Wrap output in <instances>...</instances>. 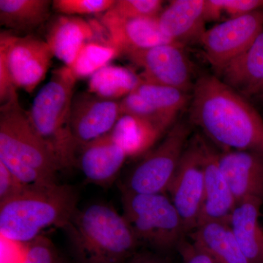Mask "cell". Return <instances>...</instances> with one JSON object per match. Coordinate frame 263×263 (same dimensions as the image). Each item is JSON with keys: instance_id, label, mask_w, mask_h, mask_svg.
I'll use <instances>...</instances> for the list:
<instances>
[{"instance_id": "cell-14", "label": "cell", "mask_w": 263, "mask_h": 263, "mask_svg": "<svg viewBox=\"0 0 263 263\" xmlns=\"http://www.w3.org/2000/svg\"><path fill=\"white\" fill-rule=\"evenodd\" d=\"M219 164L236 204L246 199L263 201V155L249 151L219 152Z\"/></svg>"}, {"instance_id": "cell-11", "label": "cell", "mask_w": 263, "mask_h": 263, "mask_svg": "<svg viewBox=\"0 0 263 263\" xmlns=\"http://www.w3.org/2000/svg\"><path fill=\"white\" fill-rule=\"evenodd\" d=\"M127 57L141 69L142 80L187 92L192 86L193 68L183 45L165 43L146 49L127 52Z\"/></svg>"}, {"instance_id": "cell-5", "label": "cell", "mask_w": 263, "mask_h": 263, "mask_svg": "<svg viewBox=\"0 0 263 263\" xmlns=\"http://www.w3.org/2000/svg\"><path fill=\"white\" fill-rule=\"evenodd\" d=\"M77 81L67 66L55 69L38 91L28 113L34 130L49 147L62 170L77 167L79 146L70 127Z\"/></svg>"}, {"instance_id": "cell-24", "label": "cell", "mask_w": 263, "mask_h": 263, "mask_svg": "<svg viewBox=\"0 0 263 263\" xmlns=\"http://www.w3.org/2000/svg\"><path fill=\"white\" fill-rule=\"evenodd\" d=\"M51 7L49 0H0V24L12 30H32L49 18Z\"/></svg>"}, {"instance_id": "cell-7", "label": "cell", "mask_w": 263, "mask_h": 263, "mask_svg": "<svg viewBox=\"0 0 263 263\" xmlns=\"http://www.w3.org/2000/svg\"><path fill=\"white\" fill-rule=\"evenodd\" d=\"M190 135L184 122L175 124L163 141L147 152L122 189L134 193H166L172 182Z\"/></svg>"}, {"instance_id": "cell-25", "label": "cell", "mask_w": 263, "mask_h": 263, "mask_svg": "<svg viewBox=\"0 0 263 263\" xmlns=\"http://www.w3.org/2000/svg\"><path fill=\"white\" fill-rule=\"evenodd\" d=\"M136 91L153 106L170 129L187 103L186 92L171 86L143 81Z\"/></svg>"}, {"instance_id": "cell-21", "label": "cell", "mask_w": 263, "mask_h": 263, "mask_svg": "<svg viewBox=\"0 0 263 263\" xmlns=\"http://www.w3.org/2000/svg\"><path fill=\"white\" fill-rule=\"evenodd\" d=\"M188 235L216 263H249L235 239L229 222L204 223Z\"/></svg>"}, {"instance_id": "cell-22", "label": "cell", "mask_w": 263, "mask_h": 263, "mask_svg": "<svg viewBox=\"0 0 263 263\" xmlns=\"http://www.w3.org/2000/svg\"><path fill=\"white\" fill-rule=\"evenodd\" d=\"M164 133L146 119L122 115L110 134L127 157L134 158L146 155Z\"/></svg>"}, {"instance_id": "cell-4", "label": "cell", "mask_w": 263, "mask_h": 263, "mask_svg": "<svg viewBox=\"0 0 263 263\" xmlns=\"http://www.w3.org/2000/svg\"><path fill=\"white\" fill-rule=\"evenodd\" d=\"M0 162L24 186L53 184L61 167L34 130L18 98L0 109Z\"/></svg>"}, {"instance_id": "cell-35", "label": "cell", "mask_w": 263, "mask_h": 263, "mask_svg": "<svg viewBox=\"0 0 263 263\" xmlns=\"http://www.w3.org/2000/svg\"><path fill=\"white\" fill-rule=\"evenodd\" d=\"M56 263H68L67 260H65L63 257H60V259Z\"/></svg>"}, {"instance_id": "cell-13", "label": "cell", "mask_w": 263, "mask_h": 263, "mask_svg": "<svg viewBox=\"0 0 263 263\" xmlns=\"http://www.w3.org/2000/svg\"><path fill=\"white\" fill-rule=\"evenodd\" d=\"M201 145L204 196L197 226L211 221L229 222L236 202L219 167V152L202 137Z\"/></svg>"}, {"instance_id": "cell-27", "label": "cell", "mask_w": 263, "mask_h": 263, "mask_svg": "<svg viewBox=\"0 0 263 263\" xmlns=\"http://www.w3.org/2000/svg\"><path fill=\"white\" fill-rule=\"evenodd\" d=\"M162 4L160 0H116L104 14L119 19L155 18L163 10Z\"/></svg>"}, {"instance_id": "cell-19", "label": "cell", "mask_w": 263, "mask_h": 263, "mask_svg": "<svg viewBox=\"0 0 263 263\" xmlns=\"http://www.w3.org/2000/svg\"><path fill=\"white\" fill-rule=\"evenodd\" d=\"M224 84L243 97H257L263 87V30L248 48L219 72Z\"/></svg>"}, {"instance_id": "cell-30", "label": "cell", "mask_w": 263, "mask_h": 263, "mask_svg": "<svg viewBox=\"0 0 263 263\" xmlns=\"http://www.w3.org/2000/svg\"><path fill=\"white\" fill-rule=\"evenodd\" d=\"M60 257L51 240L42 235L26 245L22 263H56Z\"/></svg>"}, {"instance_id": "cell-26", "label": "cell", "mask_w": 263, "mask_h": 263, "mask_svg": "<svg viewBox=\"0 0 263 263\" xmlns=\"http://www.w3.org/2000/svg\"><path fill=\"white\" fill-rule=\"evenodd\" d=\"M121 55L117 48L107 41H92L85 43L69 68L76 79L91 77L100 69L110 65V62Z\"/></svg>"}, {"instance_id": "cell-23", "label": "cell", "mask_w": 263, "mask_h": 263, "mask_svg": "<svg viewBox=\"0 0 263 263\" xmlns=\"http://www.w3.org/2000/svg\"><path fill=\"white\" fill-rule=\"evenodd\" d=\"M141 76L122 66L108 65L89 79L88 91L105 100L120 101L141 85Z\"/></svg>"}, {"instance_id": "cell-1", "label": "cell", "mask_w": 263, "mask_h": 263, "mask_svg": "<svg viewBox=\"0 0 263 263\" xmlns=\"http://www.w3.org/2000/svg\"><path fill=\"white\" fill-rule=\"evenodd\" d=\"M192 122L224 151L263 155V119L243 95L215 76H203L194 86Z\"/></svg>"}, {"instance_id": "cell-29", "label": "cell", "mask_w": 263, "mask_h": 263, "mask_svg": "<svg viewBox=\"0 0 263 263\" xmlns=\"http://www.w3.org/2000/svg\"><path fill=\"white\" fill-rule=\"evenodd\" d=\"M116 0H54L52 9L65 15H95L106 13Z\"/></svg>"}, {"instance_id": "cell-36", "label": "cell", "mask_w": 263, "mask_h": 263, "mask_svg": "<svg viewBox=\"0 0 263 263\" xmlns=\"http://www.w3.org/2000/svg\"><path fill=\"white\" fill-rule=\"evenodd\" d=\"M257 97H259V98L263 99V87L262 89H261V91H259V93L258 95H257Z\"/></svg>"}, {"instance_id": "cell-16", "label": "cell", "mask_w": 263, "mask_h": 263, "mask_svg": "<svg viewBox=\"0 0 263 263\" xmlns=\"http://www.w3.org/2000/svg\"><path fill=\"white\" fill-rule=\"evenodd\" d=\"M101 24L106 30L108 43L121 55L174 43L161 30L158 17L119 19L103 14Z\"/></svg>"}, {"instance_id": "cell-12", "label": "cell", "mask_w": 263, "mask_h": 263, "mask_svg": "<svg viewBox=\"0 0 263 263\" xmlns=\"http://www.w3.org/2000/svg\"><path fill=\"white\" fill-rule=\"evenodd\" d=\"M122 117L119 101L105 100L87 92L74 95L70 127L79 148L109 134Z\"/></svg>"}, {"instance_id": "cell-20", "label": "cell", "mask_w": 263, "mask_h": 263, "mask_svg": "<svg viewBox=\"0 0 263 263\" xmlns=\"http://www.w3.org/2000/svg\"><path fill=\"white\" fill-rule=\"evenodd\" d=\"M263 201L248 198L235 205L229 224L249 263H263V229L259 218Z\"/></svg>"}, {"instance_id": "cell-10", "label": "cell", "mask_w": 263, "mask_h": 263, "mask_svg": "<svg viewBox=\"0 0 263 263\" xmlns=\"http://www.w3.org/2000/svg\"><path fill=\"white\" fill-rule=\"evenodd\" d=\"M262 30L263 8L206 29L200 43L208 61L218 72L248 48Z\"/></svg>"}, {"instance_id": "cell-34", "label": "cell", "mask_w": 263, "mask_h": 263, "mask_svg": "<svg viewBox=\"0 0 263 263\" xmlns=\"http://www.w3.org/2000/svg\"><path fill=\"white\" fill-rule=\"evenodd\" d=\"M124 263H171L164 254L152 250H138L133 257Z\"/></svg>"}, {"instance_id": "cell-15", "label": "cell", "mask_w": 263, "mask_h": 263, "mask_svg": "<svg viewBox=\"0 0 263 263\" xmlns=\"http://www.w3.org/2000/svg\"><path fill=\"white\" fill-rule=\"evenodd\" d=\"M127 158L109 133L79 148L77 167L90 183L108 187L117 179Z\"/></svg>"}, {"instance_id": "cell-32", "label": "cell", "mask_w": 263, "mask_h": 263, "mask_svg": "<svg viewBox=\"0 0 263 263\" xmlns=\"http://www.w3.org/2000/svg\"><path fill=\"white\" fill-rule=\"evenodd\" d=\"M222 13L229 18H238L262 9L263 0H220Z\"/></svg>"}, {"instance_id": "cell-17", "label": "cell", "mask_w": 263, "mask_h": 263, "mask_svg": "<svg viewBox=\"0 0 263 263\" xmlns=\"http://www.w3.org/2000/svg\"><path fill=\"white\" fill-rule=\"evenodd\" d=\"M103 24L89 22L79 16L62 15L51 22L46 41L53 57L70 67L78 53L87 42L100 35Z\"/></svg>"}, {"instance_id": "cell-31", "label": "cell", "mask_w": 263, "mask_h": 263, "mask_svg": "<svg viewBox=\"0 0 263 263\" xmlns=\"http://www.w3.org/2000/svg\"><path fill=\"white\" fill-rule=\"evenodd\" d=\"M186 237L179 242L176 250L179 252L182 263H216L212 257L197 245Z\"/></svg>"}, {"instance_id": "cell-2", "label": "cell", "mask_w": 263, "mask_h": 263, "mask_svg": "<svg viewBox=\"0 0 263 263\" xmlns=\"http://www.w3.org/2000/svg\"><path fill=\"white\" fill-rule=\"evenodd\" d=\"M62 230L76 263H124L141 247L124 216L105 202L78 207Z\"/></svg>"}, {"instance_id": "cell-3", "label": "cell", "mask_w": 263, "mask_h": 263, "mask_svg": "<svg viewBox=\"0 0 263 263\" xmlns=\"http://www.w3.org/2000/svg\"><path fill=\"white\" fill-rule=\"evenodd\" d=\"M79 193L67 184L25 186L0 202L1 238L27 245L48 228L63 229L78 209Z\"/></svg>"}, {"instance_id": "cell-33", "label": "cell", "mask_w": 263, "mask_h": 263, "mask_svg": "<svg viewBox=\"0 0 263 263\" xmlns=\"http://www.w3.org/2000/svg\"><path fill=\"white\" fill-rule=\"evenodd\" d=\"M24 186L8 167L0 162V202L15 196Z\"/></svg>"}, {"instance_id": "cell-28", "label": "cell", "mask_w": 263, "mask_h": 263, "mask_svg": "<svg viewBox=\"0 0 263 263\" xmlns=\"http://www.w3.org/2000/svg\"><path fill=\"white\" fill-rule=\"evenodd\" d=\"M122 115H130L146 119L155 124L165 133L170 128L155 108L136 91L128 95L119 101Z\"/></svg>"}, {"instance_id": "cell-9", "label": "cell", "mask_w": 263, "mask_h": 263, "mask_svg": "<svg viewBox=\"0 0 263 263\" xmlns=\"http://www.w3.org/2000/svg\"><path fill=\"white\" fill-rule=\"evenodd\" d=\"M0 54L4 57L15 87L32 93L51 67L53 54L46 41L34 36L0 34Z\"/></svg>"}, {"instance_id": "cell-18", "label": "cell", "mask_w": 263, "mask_h": 263, "mask_svg": "<svg viewBox=\"0 0 263 263\" xmlns=\"http://www.w3.org/2000/svg\"><path fill=\"white\" fill-rule=\"evenodd\" d=\"M205 0H174L158 15L162 32L174 43H200L205 32Z\"/></svg>"}, {"instance_id": "cell-8", "label": "cell", "mask_w": 263, "mask_h": 263, "mask_svg": "<svg viewBox=\"0 0 263 263\" xmlns=\"http://www.w3.org/2000/svg\"><path fill=\"white\" fill-rule=\"evenodd\" d=\"M167 192L188 235L196 229L203 202L201 136H194L189 141Z\"/></svg>"}, {"instance_id": "cell-6", "label": "cell", "mask_w": 263, "mask_h": 263, "mask_svg": "<svg viewBox=\"0 0 263 263\" xmlns=\"http://www.w3.org/2000/svg\"><path fill=\"white\" fill-rule=\"evenodd\" d=\"M122 215L140 245L164 254L186 236L182 219L166 193H134L122 189Z\"/></svg>"}]
</instances>
